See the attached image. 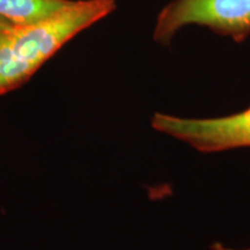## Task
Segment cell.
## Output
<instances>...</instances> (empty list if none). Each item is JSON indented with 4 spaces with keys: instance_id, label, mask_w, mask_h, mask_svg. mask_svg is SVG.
I'll list each match as a JSON object with an SVG mask.
<instances>
[{
    "instance_id": "obj_1",
    "label": "cell",
    "mask_w": 250,
    "mask_h": 250,
    "mask_svg": "<svg viewBox=\"0 0 250 250\" xmlns=\"http://www.w3.org/2000/svg\"><path fill=\"white\" fill-rule=\"evenodd\" d=\"M114 0H77L55 14L28 24H11L0 33V94L26 81L68 40L107 17Z\"/></svg>"
},
{
    "instance_id": "obj_2",
    "label": "cell",
    "mask_w": 250,
    "mask_h": 250,
    "mask_svg": "<svg viewBox=\"0 0 250 250\" xmlns=\"http://www.w3.org/2000/svg\"><path fill=\"white\" fill-rule=\"evenodd\" d=\"M191 23L242 42L250 35V0H174L159 15L155 40L167 44L180 28Z\"/></svg>"
},
{
    "instance_id": "obj_3",
    "label": "cell",
    "mask_w": 250,
    "mask_h": 250,
    "mask_svg": "<svg viewBox=\"0 0 250 250\" xmlns=\"http://www.w3.org/2000/svg\"><path fill=\"white\" fill-rule=\"evenodd\" d=\"M152 125L155 130L189 144L199 152L250 147V108L232 116L208 120L155 114Z\"/></svg>"
},
{
    "instance_id": "obj_4",
    "label": "cell",
    "mask_w": 250,
    "mask_h": 250,
    "mask_svg": "<svg viewBox=\"0 0 250 250\" xmlns=\"http://www.w3.org/2000/svg\"><path fill=\"white\" fill-rule=\"evenodd\" d=\"M71 0H0V18L12 24H28L55 14Z\"/></svg>"
},
{
    "instance_id": "obj_5",
    "label": "cell",
    "mask_w": 250,
    "mask_h": 250,
    "mask_svg": "<svg viewBox=\"0 0 250 250\" xmlns=\"http://www.w3.org/2000/svg\"><path fill=\"white\" fill-rule=\"evenodd\" d=\"M11 24L12 23H9L8 21H6V20H4V19L0 18V33H1L4 29H6V28H8Z\"/></svg>"
},
{
    "instance_id": "obj_6",
    "label": "cell",
    "mask_w": 250,
    "mask_h": 250,
    "mask_svg": "<svg viewBox=\"0 0 250 250\" xmlns=\"http://www.w3.org/2000/svg\"><path fill=\"white\" fill-rule=\"evenodd\" d=\"M213 250H235V249L226 248V247H223L221 245H215V246L213 247Z\"/></svg>"
}]
</instances>
